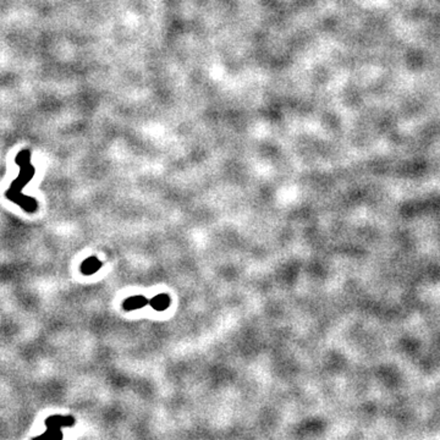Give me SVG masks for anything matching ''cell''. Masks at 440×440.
Here are the masks:
<instances>
[{"label":"cell","mask_w":440,"mask_h":440,"mask_svg":"<svg viewBox=\"0 0 440 440\" xmlns=\"http://www.w3.org/2000/svg\"><path fill=\"white\" fill-rule=\"evenodd\" d=\"M148 304L146 297L143 296H132L129 300H126L125 304H124V308L126 310H134V309H141L142 307H144Z\"/></svg>","instance_id":"6da1fadb"},{"label":"cell","mask_w":440,"mask_h":440,"mask_svg":"<svg viewBox=\"0 0 440 440\" xmlns=\"http://www.w3.org/2000/svg\"><path fill=\"white\" fill-rule=\"evenodd\" d=\"M151 306L154 308L155 310H165L170 306V297L167 294H160L158 296H155L152 299Z\"/></svg>","instance_id":"7a4b0ae2"},{"label":"cell","mask_w":440,"mask_h":440,"mask_svg":"<svg viewBox=\"0 0 440 440\" xmlns=\"http://www.w3.org/2000/svg\"><path fill=\"white\" fill-rule=\"evenodd\" d=\"M86 265H87V273H93V271L94 270H97L98 268H99L100 266V264H99V262H97V261L95 260H90L89 262H87L86 263Z\"/></svg>","instance_id":"3957f363"}]
</instances>
